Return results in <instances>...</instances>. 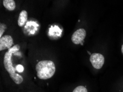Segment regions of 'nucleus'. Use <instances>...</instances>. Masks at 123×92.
Here are the masks:
<instances>
[{"instance_id": "obj_6", "label": "nucleus", "mask_w": 123, "mask_h": 92, "mask_svg": "<svg viewBox=\"0 0 123 92\" xmlns=\"http://www.w3.org/2000/svg\"><path fill=\"white\" fill-rule=\"evenodd\" d=\"M28 19V13L25 10L22 11L19 14V18L18 20V24L19 27H23L25 24Z\"/></svg>"}, {"instance_id": "obj_11", "label": "nucleus", "mask_w": 123, "mask_h": 92, "mask_svg": "<svg viewBox=\"0 0 123 92\" xmlns=\"http://www.w3.org/2000/svg\"><path fill=\"white\" fill-rule=\"evenodd\" d=\"M122 54H123V45L122 46Z\"/></svg>"}, {"instance_id": "obj_12", "label": "nucleus", "mask_w": 123, "mask_h": 92, "mask_svg": "<svg viewBox=\"0 0 123 92\" xmlns=\"http://www.w3.org/2000/svg\"><path fill=\"white\" fill-rule=\"evenodd\" d=\"M87 52H88V53L89 54V55H91V54L90 53V52H89V51H87Z\"/></svg>"}, {"instance_id": "obj_9", "label": "nucleus", "mask_w": 123, "mask_h": 92, "mask_svg": "<svg viewBox=\"0 0 123 92\" xmlns=\"http://www.w3.org/2000/svg\"><path fill=\"white\" fill-rule=\"evenodd\" d=\"M7 29V26L5 24H0V37H1L3 36V33H4L6 29Z\"/></svg>"}, {"instance_id": "obj_1", "label": "nucleus", "mask_w": 123, "mask_h": 92, "mask_svg": "<svg viewBox=\"0 0 123 92\" xmlns=\"http://www.w3.org/2000/svg\"><path fill=\"white\" fill-rule=\"evenodd\" d=\"M20 49L19 45H16L12 46L6 52L3 59V65L7 72L10 74V77L17 84H20L23 81V78L21 75L17 73L16 68L13 66L12 57L13 54L18 51Z\"/></svg>"}, {"instance_id": "obj_3", "label": "nucleus", "mask_w": 123, "mask_h": 92, "mask_svg": "<svg viewBox=\"0 0 123 92\" xmlns=\"http://www.w3.org/2000/svg\"><path fill=\"white\" fill-rule=\"evenodd\" d=\"M90 62L94 68H101L104 63V57L103 55L98 53H94L91 55Z\"/></svg>"}, {"instance_id": "obj_4", "label": "nucleus", "mask_w": 123, "mask_h": 92, "mask_svg": "<svg viewBox=\"0 0 123 92\" xmlns=\"http://www.w3.org/2000/svg\"><path fill=\"white\" fill-rule=\"evenodd\" d=\"M86 36V31L85 30L82 29V28L79 29L76 31H74V33L72 34L71 37L72 42L74 44H81L83 45L82 42H83Z\"/></svg>"}, {"instance_id": "obj_10", "label": "nucleus", "mask_w": 123, "mask_h": 92, "mask_svg": "<svg viewBox=\"0 0 123 92\" xmlns=\"http://www.w3.org/2000/svg\"><path fill=\"white\" fill-rule=\"evenodd\" d=\"M16 69L18 73H22L24 71V67L23 66L21 65H18L16 66Z\"/></svg>"}, {"instance_id": "obj_7", "label": "nucleus", "mask_w": 123, "mask_h": 92, "mask_svg": "<svg viewBox=\"0 0 123 92\" xmlns=\"http://www.w3.org/2000/svg\"><path fill=\"white\" fill-rule=\"evenodd\" d=\"M3 5L10 11H13L16 8V3L14 0H3Z\"/></svg>"}, {"instance_id": "obj_8", "label": "nucleus", "mask_w": 123, "mask_h": 92, "mask_svg": "<svg viewBox=\"0 0 123 92\" xmlns=\"http://www.w3.org/2000/svg\"><path fill=\"white\" fill-rule=\"evenodd\" d=\"M72 92H88L86 88L82 86H80L76 87Z\"/></svg>"}, {"instance_id": "obj_5", "label": "nucleus", "mask_w": 123, "mask_h": 92, "mask_svg": "<svg viewBox=\"0 0 123 92\" xmlns=\"http://www.w3.org/2000/svg\"><path fill=\"white\" fill-rule=\"evenodd\" d=\"M13 45V39L8 35H5L0 38V51L9 50Z\"/></svg>"}, {"instance_id": "obj_2", "label": "nucleus", "mask_w": 123, "mask_h": 92, "mask_svg": "<svg viewBox=\"0 0 123 92\" xmlns=\"http://www.w3.org/2000/svg\"><path fill=\"white\" fill-rule=\"evenodd\" d=\"M37 76L40 80H48L55 74L56 68L54 63L50 60L39 61L35 67Z\"/></svg>"}]
</instances>
